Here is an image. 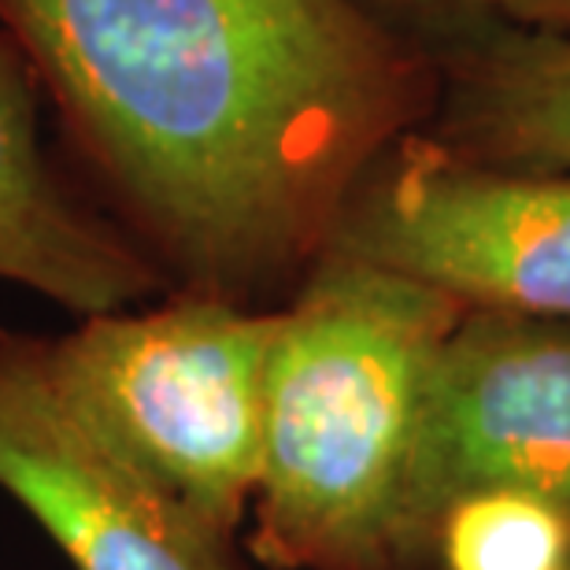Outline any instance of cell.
Here are the masks:
<instances>
[{"label":"cell","mask_w":570,"mask_h":570,"mask_svg":"<svg viewBox=\"0 0 570 570\" xmlns=\"http://www.w3.org/2000/svg\"><path fill=\"white\" fill-rule=\"evenodd\" d=\"M105 212L170 289L275 307L426 130L438 56L356 0H0Z\"/></svg>","instance_id":"6da1fadb"},{"label":"cell","mask_w":570,"mask_h":570,"mask_svg":"<svg viewBox=\"0 0 570 570\" xmlns=\"http://www.w3.org/2000/svg\"><path fill=\"white\" fill-rule=\"evenodd\" d=\"M463 304L323 248L278 304L245 544L271 570H426L412 489Z\"/></svg>","instance_id":"7a4b0ae2"},{"label":"cell","mask_w":570,"mask_h":570,"mask_svg":"<svg viewBox=\"0 0 570 570\" xmlns=\"http://www.w3.org/2000/svg\"><path fill=\"white\" fill-rule=\"evenodd\" d=\"M275 330L278 304L170 289L45 334V356L75 412L122 460L237 541L264 471Z\"/></svg>","instance_id":"3957f363"},{"label":"cell","mask_w":570,"mask_h":570,"mask_svg":"<svg viewBox=\"0 0 570 570\" xmlns=\"http://www.w3.org/2000/svg\"><path fill=\"white\" fill-rule=\"evenodd\" d=\"M326 248L466 312L570 318V170L485 164L412 130L356 181Z\"/></svg>","instance_id":"277c9868"},{"label":"cell","mask_w":570,"mask_h":570,"mask_svg":"<svg viewBox=\"0 0 570 570\" xmlns=\"http://www.w3.org/2000/svg\"><path fill=\"white\" fill-rule=\"evenodd\" d=\"M0 489L75 570H242L230 538L111 449L52 379L45 334L0 326Z\"/></svg>","instance_id":"5b68a950"},{"label":"cell","mask_w":570,"mask_h":570,"mask_svg":"<svg viewBox=\"0 0 570 570\" xmlns=\"http://www.w3.org/2000/svg\"><path fill=\"white\" fill-rule=\"evenodd\" d=\"M474 489H519L570 519V318L466 312L452 330L412 489L426 563L441 511Z\"/></svg>","instance_id":"8992f818"},{"label":"cell","mask_w":570,"mask_h":570,"mask_svg":"<svg viewBox=\"0 0 570 570\" xmlns=\"http://www.w3.org/2000/svg\"><path fill=\"white\" fill-rule=\"evenodd\" d=\"M41 82L22 45L0 30V282L75 318L170 293L153 256L60 178L41 141Z\"/></svg>","instance_id":"52a82bcc"},{"label":"cell","mask_w":570,"mask_h":570,"mask_svg":"<svg viewBox=\"0 0 570 570\" xmlns=\"http://www.w3.org/2000/svg\"><path fill=\"white\" fill-rule=\"evenodd\" d=\"M438 67L433 138L485 164L570 170V33L497 22Z\"/></svg>","instance_id":"ba28073f"},{"label":"cell","mask_w":570,"mask_h":570,"mask_svg":"<svg viewBox=\"0 0 570 570\" xmlns=\"http://www.w3.org/2000/svg\"><path fill=\"white\" fill-rule=\"evenodd\" d=\"M438 570H570V519L519 489L455 497L433 527Z\"/></svg>","instance_id":"9c48e42d"},{"label":"cell","mask_w":570,"mask_h":570,"mask_svg":"<svg viewBox=\"0 0 570 570\" xmlns=\"http://www.w3.org/2000/svg\"><path fill=\"white\" fill-rule=\"evenodd\" d=\"M393 33L441 56L497 27V0H356Z\"/></svg>","instance_id":"30bf717a"},{"label":"cell","mask_w":570,"mask_h":570,"mask_svg":"<svg viewBox=\"0 0 570 570\" xmlns=\"http://www.w3.org/2000/svg\"><path fill=\"white\" fill-rule=\"evenodd\" d=\"M497 16L511 27L570 33V0H497Z\"/></svg>","instance_id":"8fae6325"}]
</instances>
